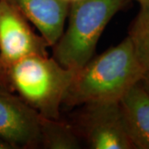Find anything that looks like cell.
Masks as SVG:
<instances>
[{
  "label": "cell",
  "mask_w": 149,
  "mask_h": 149,
  "mask_svg": "<svg viewBox=\"0 0 149 149\" xmlns=\"http://www.w3.org/2000/svg\"><path fill=\"white\" fill-rule=\"evenodd\" d=\"M41 116L16 94L0 87V139L12 148L40 146Z\"/></svg>",
  "instance_id": "6"
},
{
  "label": "cell",
  "mask_w": 149,
  "mask_h": 149,
  "mask_svg": "<svg viewBox=\"0 0 149 149\" xmlns=\"http://www.w3.org/2000/svg\"><path fill=\"white\" fill-rule=\"evenodd\" d=\"M0 149H13L12 147L8 143H7L5 141L0 139Z\"/></svg>",
  "instance_id": "12"
},
{
  "label": "cell",
  "mask_w": 149,
  "mask_h": 149,
  "mask_svg": "<svg viewBox=\"0 0 149 149\" xmlns=\"http://www.w3.org/2000/svg\"><path fill=\"white\" fill-rule=\"evenodd\" d=\"M118 103L134 149H149V95L141 82L133 85Z\"/></svg>",
  "instance_id": "8"
},
{
  "label": "cell",
  "mask_w": 149,
  "mask_h": 149,
  "mask_svg": "<svg viewBox=\"0 0 149 149\" xmlns=\"http://www.w3.org/2000/svg\"><path fill=\"white\" fill-rule=\"evenodd\" d=\"M135 54L145 71L149 70V4L140 5L138 15L128 29Z\"/></svg>",
  "instance_id": "10"
},
{
  "label": "cell",
  "mask_w": 149,
  "mask_h": 149,
  "mask_svg": "<svg viewBox=\"0 0 149 149\" xmlns=\"http://www.w3.org/2000/svg\"><path fill=\"white\" fill-rule=\"evenodd\" d=\"M137 2H139L140 5H148L149 4V0H136Z\"/></svg>",
  "instance_id": "13"
},
{
  "label": "cell",
  "mask_w": 149,
  "mask_h": 149,
  "mask_svg": "<svg viewBox=\"0 0 149 149\" xmlns=\"http://www.w3.org/2000/svg\"><path fill=\"white\" fill-rule=\"evenodd\" d=\"M132 0H78L70 3L68 27L53 46V58L78 70L90 61L107 24Z\"/></svg>",
  "instance_id": "3"
},
{
  "label": "cell",
  "mask_w": 149,
  "mask_h": 149,
  "mask_svg": "<svg viewBox=\"0 0 149 149\" xmlns=\"http://www.w3.org/2000/svg\"><path fill=\"white\" fill-rule=\"evenodd\" d=\"M64 2H65V3H69V4H70V3H74V2H76V1H78V0H63Z\"/></svg>",
  "instance_id": "14"
},
{
  "label": "cell",
  "mask_w": 149,
  "mask_h": 149,
  "mask_svg": "<svg viewBox=\"0 0 149 149\" xmlns=\"http://www.w3.org/2000/svg\"><path fill=\"white\" fill-rule=\"evenodd\" d=\"M144 72L128 36L75 71L63 104L73 107L94 102H118L141 80Z\"/></svg>",
  "instance_id": "1"
},
{
  "label": "cell",
  "mask_w": 149,
  "mask_h": 149,
  "mask_svg": "<svg viewBox=\"0 0 149 149\" xmlns=\"http://www.w3.org/2000/svg\"><path fill=\"white\" fill-rule=\"evenodd\" d=\"M40 146L47 149H78L80 143L70 125L59 119L41 117Z\"/></svg>",
  "instance_id": "9"
},
{
  "label": "cell",
  "mask_w": 149,
  "mask_h": 149,
  "mask_svg": "<svg viewBox=\"0 0 149 149\" xmlns=\"http://www.w3.org/2000/svg\"><path fill=\"white\" fill-rule=\"evenodd\" d=\"M83 105L79 124L90 148L134 149L124 127L118 102H94Z\"/></svg>",
  "instance_id": "5"
},
{
  "label": "cell",
  "mask_w": 149,
  "mask_h": 149,
  "mask_svg": "<svg viewBox=\"0 0 149 149\" xmlns=\"http://www.w3.org/2000/svg\"><path fill=\"white\" fill-rule=\"evenodd\" d=\"M38 30L50 47L64 32L69 3L63 0H5Z\"/></svg>",
  "instance_id": "7"
},
{
  "label": "cell",
  "mask_w": 149,
  "mask_h": 149,
  "mask_svg": "<svg viewBox=\"0 0 149 149\" xmlns=\"http://www.w3.org/2000/svg\"><path fill=\"white\" fill-rule=\"evenodd\" d=\"M140 82H141L142 85L143 86L144 90L146 91V92L149 95V70L144 72Z\"/></svg>",
  "instance_id": "11"
},
{
  "label": "cell",
  "mask_w": 149,
  "mask_h": 149,
  "mask_svg": "<svg viewBox=\"0 0 149 149\" xmlns=\"http://www.w3.org/2000/svg\"><path fill=\"white\" fill-rule=\"evenodd\" d=\"M49 47L25 17L5 0H0V87L13 65L32 55L48 56Z\"/></svg>",
  "instance_id": "4"
},
{
  "label": "cell",
  "mask_w": 149,
  "mask_h": 149,
  "mask_svg": "<svg viewBox=\"0 0 149 149\" xmlns=\"http://www.w3.org/2000/svg\"><path fill=\"white\" fill-rule=\"evenodd\" d=\"M48 56L32 55L13 64L3 88L16 94L41 117L60 118V108L75 74Z\"/></svg>",
  "instance_id": "2"
}]
</instances>
